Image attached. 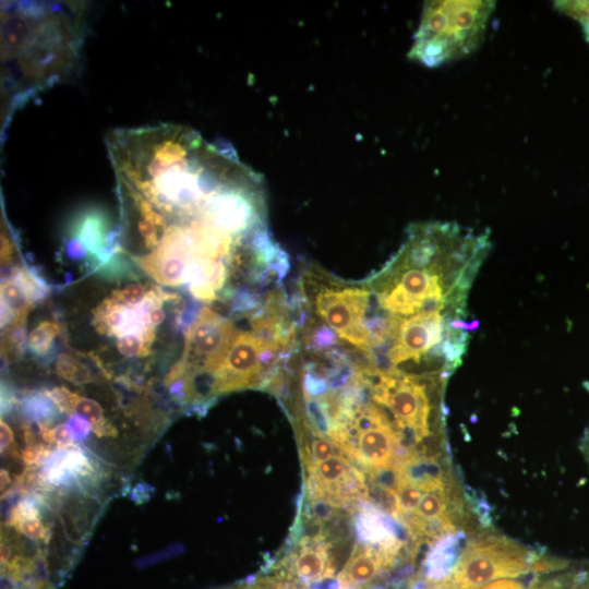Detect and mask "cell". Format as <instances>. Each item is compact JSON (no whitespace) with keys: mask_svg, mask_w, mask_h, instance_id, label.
Wrapping results in <instances>:
<instances>
[{"mask_svg":"<svg viewBox=\"0 0 589 589\" xmlns=\"http://www.w3.org/2000/svg\"><path fill=\"white\" fill-rule=\"evenodd\" d=\"M490 247L489 232L456 223L412 225L398 253L371 283L376 314L406 318L424 311H467L469 289Z\"/></svg>","mask_w":589,"mask_h":589,"instance_id":"cell-1","label":"cell"},{"mask_svg":"<svg viewBox=\"0 0 589 589\" xmlns=\"http://www.w3.org/2000/svg\"><path fill=\"white\" fill-rule=\"evenodd\" d=\"M80 24L73 13L57 5H15L2 11L5 77L22 89H32L70 74L79 59Z\"/></svg>","mask_w":589,"mask_h":589,"instance_id":"cell-2","label":"cell"},{"mask_svg":"<svg viewBox=\"0 0 589 589\" xmlns=\"http://www.w3.org/2000/svg\"><path fill=\"white\" fill-rule=\"evenodd\" d=\"M494 1L444 0L425 3L409 57L438 67L472 53L483 40Z\"/></svg>","mask_w":589,"mask_h":589,"instance_id":"cell-3","label":"cell"},{"mask_svg":"<svg viewBox=\"0 0 589 589\" xmlns=\"http://www.w3.org/2000/svg\"><path fill=\"white\" fill-rule=\"evenodd\" d=\"M542 554L493 532L469 539L446 580L437 589H479L497 579L533 573Z\"/></svg>","mask_w":589,"mask_h":589,"instance_id":"cell-4","label":"cell"},{"mask_svg":"<svg viewBox=\"0 0 589 589\" xmlns=\"http://www.w3.org/2000/svg\"><path fill=\"white\" fill-rule=\"evenodd\" d=\"M314 311L338 338L372 360L374 340L369 328L371 290L366 286L329 283L316 292Z\"/></svg>","mask_w":589,"mask_h":589,"instance_id":"cell-5","label":"cell"},{"mask_svg":"<svg viewBox=\"0 0 589 589\" xmlns=\"http://www.w3.org/2000/svg\"><path fill=\"white\" fill-rule=\"evenodd\" d=\"M238 333L230 320L203 308L185 335L183 356L179 360L185 370L181 384L206 382L213 386L214 374Z\"/></svg>","mask_w":589,"mask_h":589,"instance_id":"cell-6","label":"cell"},{"mask_svg":"<svg viewBox=\"0 0 589 589\" xmlns=\"http://www.w3.org/2000/svg\"><path fill=\"white\" fill-rule=\"evenodd\" d=\"M275 353L280 352L255 330L238 333L214 374L213 398L249 387L264 388L268 380L264 366Z\"/></svg>","mask_w":589,"mask_h":589,"instance_id":"cell-7","label":"cell"},{"mask_svg":"<svg viewBox=\"0 0 589 589\" xmlns=\"http://www.w3.org/2000/svg\"><path fill=\"white\" fill-rule=\"evenodd\" d=\"M402 482L423 492L450 491L458 486L448 455H412L399 466Z\"/></svg>","mask_w":589,"mask_h":589,"instance_id":"cell-8","label":"cell"},{"mask_svg":"<svg viewBox=\"0 0 589 589\" xmlns=\"http://www.w3.org/2000/svg\"><path fill=\"white\" fill-rule=\"evenodd\" d=\"M397 447L396 434L392 425L389 423L377 425L358 434L354 452L349 460L364 473L396 466Z\"/></svg>","mask_w":589,"mask_h":589,"instance_id":"cell-9","label":"cell"},{"mask_svg":"<svg viewBox=\"0 0 589 589\" xmlns=\"http://www.w3.org/2000/svg\"><path fill=\"white\" fill-rule=\"evenodd\" d=\"M289 556L285 558L284 568L287 577L303 585H314L330 578L335 573L326 540L316 542H299Z\"/></svg>","mask_w":589,"mask_h":589,"instance_id":"cell-10","label":"cell"},{"mask_svg":"<svg viewBox=\"0 0 589 589\" xmlns=\"http://www.w3.org/2000/svg\"><path fill=\"white\" fill-rule=\"evenodd\" d=\"M465 531L447 533L431 544L423 566L414 575L426 585L437 586L448 578L466 544Z\"/></svg>","mask_w":589,"mask_h":589,"instance_id":"cell-11","label":"cell"},{"mask_svg":"<svg viewBox=\"0 0 589 589\" xmlns=\"http://www.w3.org/2000/svg\"><path fill=\"white\" fill-rule=\"evenodd\" d=\"M389 573L382 555L374 548L360 543L356 545L336 579L339 589H365Z\"/></svg>","mask_w":589,"mask_h":589,"instance_id":"cell-12","label":"cell"},{"mask_svg":"<svg viewBox=\"0 0 589 589\" xmlns=\"http://www.w3.org/2000/svg\"><path fill=\"white\" fill-rule=\"evenodd\" d=\"M529 589H589V561H568L562 566L534 574Z\"/></svg>","mask_w":589,"mask_h":589,"instance_id":"cell-13","label":"cell"},{"mask_svg":"<svg viewBox=\"0 0 589 589\" xmlns=\"http://www.w3.org/2000/svg\"><path fill=\"white\" fill-rule=\"evenodd\" d=\"M353 465L344 455H335L320 464L308 467L309 473H313L327 495H330L350 473Z\"/></svg>","mask_w":589,"mask_h":589,"instance_id":"cell-14","label":"cell"},{"mask_svg":"<svg viewBox=\"0 0 589 589\" xmlns=\"http://www.w3.org/2000/svg\"><path fill=\"white\" fill-rule=\"evenodd\" d=\"M1 303L15 314V322H26L27 315L35 304L20 285L12 278L1 283Z\"/></svg>","mask_w":589,"mask_h":589,"instance_id":"cell-15","label":"cell"},{"mask_svg":"<svg viewBox=\"0 0 589 589\" xmlns=\"http://www.w3.org/2000/svg\"><path fill=\"white\" fill-rule=\"evenodd\" d=\"M25 417L36 420L38 424L49 426L57 414V407L45 392L32 394L21 404Z\"/></svg>","mask_w":589,"mask_h":589,"instance_id":"cell-16","label":"cell"},{"mask_svg":"<svg viewBox=\"0 0 589 589\" xmlns=\"http://www.w3.org/2000/svg\"><path fill=\"white\" fill-rule=\"evenodd\" d=\"M57 374L74 384H85L93 381L88 366L71 353H60L56 361Z\"/></svg>","mask_w":589,"mask_h":589,"instance_id":"cell-17","label":"cell"},{"mask_svg":"<svg viewBox=\"0 0 589 589\" xmlns=\"http://www.w3.org/2000/svg\"><path fill=\"white\" fill-rule=\"evenodd\" d=\"M60 327L56 321H43L34 327L27 338L29 350L36 356H45L59 334Z\"/></svg>","mask_w":589,"mask_h":589,"instance_id":"cell-18","label":"cell"},{"mask_svg":"<svg viewBox=\"0 0 589 589\" xmlns=\"http://www.w3.org/2000/svg\"><path fill=\"white\" fill-rule=\"evenodd\" d=\"M340 505L329 495L309 498L302 515L321 524H326L334 518Z\"/></svg>","mask_w":589,"mask_h":589,"instance_id":"cell-19","label":"cell"},{"mask_svg":"<svg viewBox=\"0 0 589 589\" xmlns=\"http://www.w3.org/2000/svg\"><path fill=\"white\" fill-rule=\"evenodd\" d=\"M11 277L20 285L34 303L45 296V284L26 267L15 269Z\"/></svg>","mask_w":589,"mask_h":589,"instance_id":"cell-20","label":"cell"},{"mask_svg":"<svg viewBox=\"0 0 589 589\" xmlns=\"http://www.w3.org/2000/svg\"><path fill=\"white\" fill-rule=\"evenodd\" d=\"M396 492L398 496L402 520L405 521L417 509L422 498L423 491H421L419 488L412 484L404 482L400 484V486L397 489Z\"/></svg>","mask_w":589,"mask_h":589,"instance_id":"cell-21","label":"cell"},{"mask_svg":"<svg viewBox=\"0 0 589 589\" xmlns=\"http://www.w3.org/2000/svg\"><path fill=\"white\" fill-rule=\"evenodd\" d=\"M148 292L149 289H146L145 286L135 283L115 290L110 297L117 302L136 306L146 301Z\"/></svg>","mask_w":589,"mask_h":589,"instance_id":"cell-22","label":"cell"},{"mask_svg":"<svg viewBox=\"0 0 589 589\" xmlns=\"http://www.w3.org/2000/svg\"><path fill=\"white\" fill-rule=\"evenodd\" d=\"M116 346L119 353L127 358L145 357L151 351V345L137 335L122 336L118 338Z\"/></svg>","mask_w":589,"mask_h":589,"instance_id":"cell-23","label":"cell"},{"mask_svg":"<svg viewBox=\"0 0 589 589\" xmlns=\"http://www.w3.org/2000/svg\"><path fill=\"white\" fill-rule=\"evenodd\" d=\"M67 424L75 441L85 440L92 432L91 423L85 418L75 413L70 414Z\"/></svg>","mask_w":589,"mask_h":589,"instance_id":"cell-24","label":"cell"},{"mask_svg":"<svg viewBox=\"0 0 589 589\" xmlns=\"http://www.w3.org/2000/svg\"><path fill=\"white\" fill-rule=\"evenodd\" d=\"M14 247L12 240L9 238L7 230L1 232V265L7 266L13 261Z\"/></svg>","mask_w":589,"mask_h":589,"instance_id":"cell-25","label":"cell"},{"mask_svg":"<svg viewBox=\"0 0 589 589\" xmlns=\"http://www.w3.org/2000/svg\"><path fill=\"white\" fill-rule=\"evenodd\" d=\"M479 589H524V587L518 581L504 578L484 585Z\"/></svg>","mask_w":589,"mask_h":589,"instance_id":"cell-26","label":"cell"},{"mask_svg":"<svg viewBox=\"0 0 589 589\" xmlns=\"http://www.w3.org/2000/svg\"><path fill=\"white\" fill-rule=\"evenodd\" d=\"M161 304L163 303H158L156 305H154L152 309H151V312H149V320H151V323L154 327H156L157 325L161 324V322L165 320L166 317V314H165V311L163 310L161 308Z\"/></svg>","mask_w":589,"mask_h":589,"instance_id":"cell-27","label":"cell"},{"mask_svg":"<svg viewBox=\"0 0 589 589\" xmlns=\"http://www.w3.org/2000/svg\"><path fill=\"white\" fill-rule=\"evenodd\" d=\"M580 450L586 459V461L589 465V426L586 429L581 442H580Z\"/></svg>","mask_w":589,"mask_h":589,"instance_id":"cell-28","label":"cell"}]
</instances>
